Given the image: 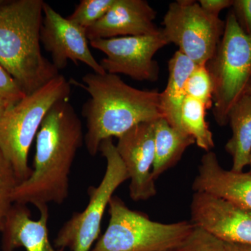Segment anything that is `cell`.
<instances>
[{
    "mask_svg": "<svg viewBox=\"0 0 251 251\" xmlns=\"http://www.w3.org/2000/svg\"><path fill=\"white\" fill-rule=\"evenodd\" d=\"M0 1V64L26 95L59 75L41 49L43 0Z\"/></svg>",
    "mask_w": 251,
    "mask_h": 251,
    "instance_id": "3",
    "label": "cell"
},
{
    "mask_svg": "<svg viewBox=\"0 0 251 251\" xmlns=\"http://www.w3.org/2000/svg\"><path fill=\"white\" fill-rule=\"evenodd\" d=\"M173 251H226L225 243L201 227L191 233Z\"/></svg>",
    "mask_w": 251,
    "mask_h": 251,
    "instance_id": "23",
    "label": "cell"
},
{
    "mask_svg": "<svg viewBox=\"0 0 251 251\" xmlns=\"http://www.w3.org/2000/svg\"><path fill=\"white\" fill-rule=\"evenodd\" d=\"M192 137L172 126L164 118L154 122V161L152 176L156 180L175 166L188 147L193 145Z\"/></svg>",
    "mask_w": 251,
    "mask_h": 251,
    "instance_id": "17",
    "label": "cell"
},
{
    "mask_svg": "<svg viewBox=\"0 0 251 251\" xmlns=\"http://www.w3.org/2000/svg\"><path fill=\"white\" fill-rule=\"evenodd\" d=\"M249 166H250V171H249V173L251 174V152L250 155V158H249Z\"/></svg>",
    "mask_w": 251,
    "mask_h": 251,
    "instance_id": "30",
    "label": "cell"
},
{
    "mask_svg": "<svg viewBox=\"0 0 251 251\" xmlns=\"http://www.w3.org/2000/svg\"><path fill=\"white\" fill-rule=\"evenodd\" d=\"M163 25L168 44L177 46L196 65H206L215 54L226 23L208 14L198 1L178 0L168 6Z\"/></svg>",
    "mask_w": 251,
    "mask_h": 251,
    "instance_id": "8",
    "label": "cell"
},
{
    "mask_svg": "<svg viewBox=\"0 0 251 251\" xmlns=\"http://www.w3.org/2000/svg\"><path fill=\"white\" fill-rule=\"evenodd\" d=\"M82 82L70 81L90 96L82 105V115L86 120V148L92 156L98 153L103 140L120 138L135 126L163 117L157 91L138 90L108 73H89Z\"/></svg>",
    "mask_w": 251,
    "mask_h": 251,
    "instance_id": "2",
    "label": "cell"
},
{
    "mask_svg": "<svg viewBox=\"0 0 251 251\" xmlns=\"http://www.w3.org/2000/svg\"><path fill=\"white\" fill-rule=\"evenodd\" d=\"M25 96L16 80L0 64V97L16 104Z\"/></svg>",
    "mask_w": 251,
    "mask_h": 251,
    "instance_id": "24",
    "label": "cell"
},
{
    "mask_svg": "<svg viewBox=\"0 0 251 251\" xmlns=\"http://www.w3.org/2000/svg\"><path fill=\"white\" fill-rule=\"evenodd\" d=\"M108 206V227L90 251H173L195 227L191 221H152L117 196H112Z\"/></svg>",
    "mask_w": 251,
    "mask_h": 251,
    "instance_id": "5",
    "label": "cell"
},
{
    "mask_svg": "<svg viewBox=\"0 0 251 251\" xmlns=\"http://www.w3.org/2000/svg\"><path fill=\"white\" fill-rule=\"evenodd\" d=\"M84 143L82 122L69 99L54 103L36 136L32 173L15 189L14 202L38 209L50 202L62 204L69 196L73 163Z\"/></svg>",
    "mask_w": 251,
    "mask_h": 251,
    "instance_id": "1",
    "label": "cell"
},
{
    "mask_svg": "<svg viewBox=\"0 0 251 251\" xmlns=\"http://www.w3.org/2000/svg\"><path fill=\"white\" fill-rule=\"evenodd\" d=\"M232 135L226 145L232 156V171L243 172L249 166L251 152V97L244 94L234 104L228 115Z\"/></svg>",
    "mask_w": 251,
    "mask_h": 251,
    "instance_id": "18",
    "label": "cell"
},
{
    "mask_svg": "<svg viewBox=\"0 0 251 251\" xmlns=\"http://www.w3.org/2000/svg\"><path fill=\"white\" fill-rule=\"evenodd\" d=\"M214 85L206 65H197L186 82V97L202 102L206 108L213 105Z\"/></svg>",
    "mask_w": 251,
    "mask_h": 251,
    "instance_id": "21",
    "label": "cell"
},
{
    "mask_svg": "<svg viewBox=\"0 0 251 251\" xmlns=\"http://www.w3.org/2000/svg\"><path fill=\"white\" fill-rule=\"evenodd\" d=\"M19 184L12 166L0 150V232L14 204L13 196Z\"/></svg>",
    "mask_w": 251,
    "mask_h": 251,
    "instance_id": "20",
    "label": "cell"
},
{
    "mask_svg": "<svg viewBox=\"0 0 251 251\" xmlns=\"http://www.w3.org/2000/svg\"><path fill=\"white\" fill-rule=\"evenodd\" d=\"M90 44L106 55L100 63L105 72L124 74L140 82H153L159 75V67L153 57L169 44L161 29L151 35L99 39L90 41Z\"/></svg>",
    "mask_w": 251,
    "mask_h": 251,
    "instance_id": "9",
    "label": "cell"
},
{
    "mask_svg": "<svg viewBox=\"0 0 251 251\" xmlns=\"http://www.w3.org/2000/svg\"><path fill=\"white\" fill-rule=\"evenodd\" d=\"M232 0H200L198 1L201 7L208 14L219 17L221 11L232 6Z\"/></svg>",
    "mask_w": 251,
    "mask_h": 251,
    "instance_id": "26",
    "label": "cell"
},
{
    "mask_svg": "<svg viewBox=\"0 0 251 251\" xmlns=\"http://www.w3.org/2000/svg\"><path fill=\"white\" fill-rule=\"evenodd\" d=\"M14 105V103H11L9 100H6V99L0 97V120H1L3 115H4L5 112L7 111V110Z\"/></svg>",
    "mask_w": 251,
    "mask_h": 251,
    "instance_id": "28",
    "label": "cell"
},
{
    "mask_svg": "<svg viewBox=\"0 0 251 251\" xmlns=\"http://www.w3.org/2000/svg\"><path fill=\"white\" fill-rule=\"evenodd\" d=\"M40 217L31 219L26 204L14 203L6 216L1 233L2 251H14L22 247L25 251H63L54 249L49 240L48 206L39 209Z\"/></svg>",
    "mask_w": 251,
    "mask_h": 251,
    "instance_id": "15",
    "label": "cell"
},
{
    "mask_svg": "<svg viewBox=\"0 0 251 251\" xmlns=\"http://www.w3.org/2000/svg\"><path fill=\"white\" fill-rule=\"evenodd\" d=\"M226 251H251V246L225 243Z\"/></svg>",
    "mask_w": 251,
    "mask_h": 251,
    "instance_id": "27",
    "label": "cell"
},
{
    "mask_svg": "<svg viewBox=\"0 0 251 251\" xmlns=\"http://www.w3.org/2000/svg\"><path fill=\"white\" fill-rule=\"evenodd\" d=\"M99 151L107 162L103 179L98 186H90L87 189L90 201L84 211L74 213L59 229L54 241L57 249L90 251L100 234L104 212L113 193L120 185L129 179L112 138L103 140Z\"/></svg>",
    "mask_w": 251,
    "mask_h": 251,
    "instance_id": "7",
    "label": "cell"
},
{
    "mask_svg": "<svg viewBox=\"0 0 251 251\" xmlns=\"http://www.w3.org/2000/svg\"><path fill=\"white\" fill-rule=\"evenodd\" d=\"M70 81L59 75L14 104L0 120V150L20 183L32 173L28 156L46 114L54 103L70 97Z\"/></svg>",
    "mask_w": 251,
    "mask_h": 251,
    "instance_id": "4",
    "label": "cell"
},
{
    "mask_svg": "<svg viewBox=\"0 0 251 251\" xmlns=\"http://www.w3.org/2000/svg\"><path fill=\"white\" fill-rule=\"evenodd\" d=\"M206 105L196 99L186 97L180 116L181 129L192 137L198 148L210 151L214 148L213 133L205 120Z\"/></svg>",
    "mask_w": 251,
    "mask_h": 251,
    "instance_id": "19",
    "label": "cell"
},
{
    "mask_svg": "<svg viewBox=\"0 0 251 251\" xmlns=\"http://www.w3.org/2000/svg\"><path fill=\"white\" fill-rule=\"evenodd\" d=\"M232 6L239 25L246 34L251 36V0H235Z\"/></svg>",
    "mask_w": 251,
    "mask_h": 251,
    "instance_id": "25",
    "label": "cell"
},
{
    "mask_svg": "<svg viewBox=\"0 0 251 251\" xmlns=\"http://www.w3.org/2000/svg\"><path fill=\"white\" fill-rule=\"evenodd\" d=\"M244 94H247V95L250 96L251 97V76L250 80H249V82H248L247 88H246L245 93Z\"/></svg>",
    "mask_w": 251,
    "mask_h": 251,
    "instance_id": "29",
    "label": "cell"
},
{
    "mask_svg": "<svg viewBox=\"0 0 251 251\" xmlns=\"http://www.w3.org/2000/svg\"><path fill=\"white\" fill-rule=\"evenodd\" d=\"M191 223L227 244L251 246V210L205 193L195 192Z\"/></svg>",
    "mask_w": 251,
    "mask_h": 251,
    "instance_id": "11",
    "label": "cell"
},
{
    "mask_svg": "<svg viewBox=\"0 0 251 251\" xmlns=\"http://www.w3.org/2000/svg\"><path fill=\"white\" fill-rule=\"evenodd\" d=\"M154 122L135 126L118 138L115 145L129 176V195L133 201H148L156 195L152 176Z\"/></svg>",
    "mask_w": 251,
    "mask_h": 251,
    "instance_id": "12",
    "label": "cell"
},
{
    "mask_svg": "<svg viewBox=\"0 0 251 251\" xmlns=\"http://www.w3.org/2000/svg\"><path fill=\"white\" fill-rule=\"evenodd\" d=\"M206 67L214 85V118L224 126L228 124L231 108L244 95L251 76V36L240 27L233 11L227 16L224 35Z\"/></svg>",
    "mask_w": 251,
    "mask_h": 251,
    "instance_id": "6",
    "label": "cell"
},
{
    "mask_svg": "<svg viewBox=\"0 0 251 251\" xmlns=\"http://www.w3.org/2000/svg\"><path fill=\"white\" fill-rule=\"evenodd\" d=\"M196 66L179 50L175 52L168 62L169 75L166 89L160 92V106L163 118L172 126L180 130L181 108L186 97V82Z\"/></svg>",
    "mask_w": 251,
    "mask_h": 251,
    "instance_id": "16",
    "label": "cell"
},
{
    "mask_svg": "<svg viewBox=\"0 0 251 251\" xmlns=\"http://www.w3.org/2000/svg\"><path fill=\"white\" fill-rule=\"evenodd\" d=\"M43 13L41 43L50 53L52 64L57 70L65 69L69 61H72L76 65L83 63L96 74L106 73L91 52L85 29L63 17L45 1Z\"/></svg>",
    "mask_w": 251,
    "mask_h": 251,
    "instance_id": "10",
    "label": "cell"
},
{
    "mask_svg": "<svg viewBox=\"0 0 251 251\" xmlns=\"http://www.w3.org/2000/svg\"><path fill=\"white\" fill-rule=\"evenodd\" d=\"M156 12L145 0H115L106 14L86 29L89 41L122 36L151 35L161 31Z\"/></svg>",
    "mask_w": 251,
    "mask_h": 251,
    "instance_id": "13",
    "label": "cell"
},
{
    "mask_svg": "<svg viewBox=\"0 0 251 251\" xmlns=\"http://www.w3.org/2000/svg\"><path fill=\"white\" fill-rule=\"evenodd\" d=\"M114 1L115 0H81L67 18L86 30L106 14Z\"/></svg>",
    "mask_w": 251,
    "mask_h": 251,
    "instance_id": "22",
    "label": "cell"
},
{
    "mask_svg": "<svg viewBox=\"0 0 251 251\" xmlns=\"http://www.w3.org/2000/svg\"><path fill=\"white\" fill-rule=\"evenodd\" d=\"M195 192L208 193L251 210V174L227 171L215 153L203 155L193 181Z\"/></svg>",
    "mask_w": 251,
    "mask_h": 251,
    "instance_id": "14",
    "label": "cell"
}]
</instances>
